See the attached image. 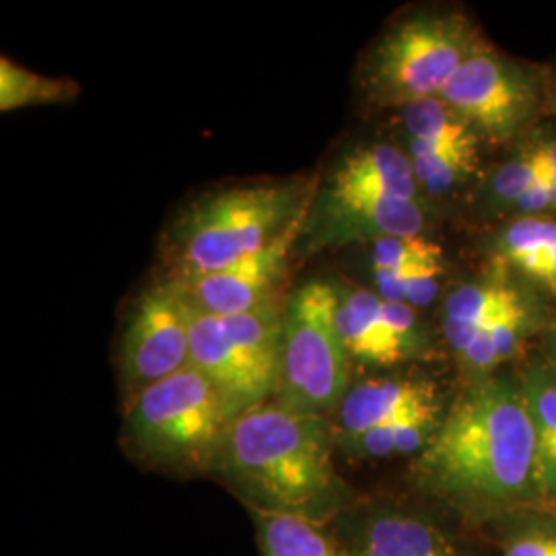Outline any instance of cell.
<instances>
[{"label": "cell", "instance_id": "cell-31", "mask_svg": "<svg viewBox=\"0 0 556 556\" xmlns=\"http://www.w3.org/2000/svg\"><path fill=\"white\" fill-rule=\"evenodd\" d=\"M548 110L553 112V114H556V91L553 93V98H551V101H548Z\"/></svg>", "mask_w": 556, "mask_h": 556}, {"label": "cell", "instance_id": "cell-21", "mask_svg": "<svg viewBox=\"0 0 556 556\" xmlns=\"http://www.w3.org/2000/svg\"><path fill=\"white\" fill-rule=\"evenodd\" d=\"M441 420V406L427 408L374 429L344 445V450L363 457L406 456L431 443Z\"/></svg>", "mask_w": 556, "mask_h": 556}, {"label": "cell", "instance_id": "cell-9", "mask_svg": "<svg viewBox=\"0 0 556 556\" xmlns=\"http://www.w3.org/2000/svg\"><path fill=\"white\" fill-rule=\"evenodd\" d=\"M192 318L194 305L178 278L139 299L122 338V376L135 394L190 365Z\"/></svg>", "mask_w": 556, "mask_h": 556}, {"label": "cell", "instance_id": "cell-19", "mask_svg": "<svg viewBox=\"0 0 556 556\" xmlns=\"http://www.w3.org/2000/svg\"><path fill=\"white\" fill-rule=\"evenodd\" d=\"M410 142L478 153V132L441 98L413 101L402 108Z\"/></svg>", "mask_w": 556, "mask_h": 556}, {"label": "cell", "instance_id": "cell-3", "mask_svg": "<svg viewBox=\"0 0 556 556\" xmlns=\"http://www.w3.org/2000/svg\"><path fill=\"white\" fill-rule=\"evenodd\" d=\"M309 188L305 181H268L194 202L172 236L178 278L213 275L258 254L309 208Z\"/></svg>", "mask_w": 556, "mask_h": 556}, {"label": "cell", "instance_id": "cell-16", "mask_svg": "<svg viewBox=\"0 0 556 556\" xmlns=\"http://www.w3.org/2000/svg\"><path fill=\"white\" fill-rule=\"evenodd\" d=\"M326 190L418 202V181L406 153L390 144L353 151L340 161Z\"/></svg>", "mask_w": 556, "mask_h": 556}, {"label": "cell", "instance_id": "cell-5", "mask_svg": "<svg viewBox=\"0 0 556 556\" xmlns=\"http://www.w3.org/2000/svg\"><path fill=\"white\" fill-rule=\"evenodd\" d=\"M482 40L459 13H418L400 21L374 48L365 80L374 100L404 108L439 98Z\"/></svg>", "mask_w": 556, "mask_h": 556}, {"label": "cell", "instance_id": "cell-4", "mask_svg": "<svg viewBox=\"0 0 556 556\" xmlns=\"http://www.w3.org/2000/svg\"><path fill=\"white\" fill-rule=\"evenodd\" d=\"M241 413L211 379L188 365L135 394L126 429L142 456L178 466H213Z\"/></svg>", "mask_w": 556, "mask_h": 556}, {"label": "cell", "instance_id": "cell-6", "mask_svg": "<svg viewBox=\"0 0 556 556\" xmlns=\"http://www.w3.org/2000/svg\"><path fill=\"white\" fill-rule=\"evenodd\" d=\"M337 287L314 280L291 299L282 326L277 402L324 415L349 392V353L334 324Z\"/></svg>", "mask_w": 556, "mask_h": 556}, {"label": "cell", "instance_id": "cell-30", "mask_svg": "<svg viewBox=\"0 0 556 556\" xmlns=\"http://www.w3.org/2000/svg\"><path fill=\"white\" fill-rule=\"evenodd\" d=\"M548 351H551V358H553V365H555L556 371V324L555 328H553V332H551V337H548Z\"/></svg>", "mask_w": 556, "mask_h": 556}, {"label": "cell", "instance_id": "cell-25", "mask_svg": "<svg viewBox=\"0 0 556 556\" xmlns=\"http://www.w3.org/2000/svg\"><path fill=\"white\" fill-rule=\"evenodd\" d=\"M532 324V312L523 309L516 316L498 319L495 324L480 330L470 346L459 355L464 363L472 369L484 371L493 369L501 361L511 357L519 344V340L526 337L528 328Z\"/></svg>", "mask_w": 556, "mask_h": 556}, {"label": "cell", "instance_id": "cell-20", "mask_svg": "<svg viewBox=\"0 0 556 556\" xmlns=\"http://www.w3.org/2000/svg\"><path fill=\"white\" fill-rule=\"evenodd\" d=\"M523 392L536 431V482L556 493V371L532 367Z\"/></svg>", "mask_w": 556, "mask_h": 556}, {"label": "cell", "instance_id": "cell-7", "mask_svg": "<svg viewBox=\"0 0 556 556\" xmlns=\"http://www.w3.org/2000/svg\"><path fill=\"white\" fill-rule=\"evenodd\" d=\"M282 326L277 303L233 316L194 307L190 365L245 413L277 394Z\"/></svg>", "mask_w": 556, "mask_h": 556}, {"label": "cell", "instance_id": "cell-23", "mask_svg": "<svg viewBox=\"0 0 556 556\" xmlns=\"http://www.w3.org/2000/svg\"><path fill=\"white\" fill-rule=\"evenodd\" d=\"M556 243V220L521 217L497 241L498 256L536 280L548 250Z\"/></svg>", "mask_w": 556, "mask_h": 556}, {"label": "cell", "instance_id": "cell-28", "mask_svg": "<svg viewBox=\"0 0 556 556\" xmlns=\"http://www.w3.org/2000/svg\"><path fill=\"white\" fill-rule=\"evenodd\" d=\"M536 280L540 285H544L548 291L556 293V243L548 250Z\"/></svg>", "mask_w": 556, "mask_h": 556}, {"label": "cell", "instance_id": "cell-10", "mask_svg": "<svg viewBox=\"0 0 556 556\" xmlns=\"http://www.w3.org/2000/svg\"><path fill=\"white\" fill-rule=\"evenodd\" d=\"M309 208L258 254L239 260L213 275L178 278L192 305L213 316H233L275 303L273 299L287 273L291 252L305 231Z\"/></svg>", "mask_w": 556, "mask_h": 556}, {"label": "cell", "instance_id": "cell-26", "mask_svg": "<svg viewBox=\"0 0 556 556\" xmlns=\"http://www.w3.org/2000/svg\"><path fill=\"white\" fill-rule=\"evenodd\" d=\"M544 178H548L546 169L538 157L536 149H532L521 157L498 167L491 190L501 204H516L532 186H536Z\"/></svg>", "mask_w": 556, "mask_h": 556}, {"label": "cell", "instance_id": "cell-15", "mask_svg": "<svg viewBox=\"0 0 556 556\" xmlns=\"http://www.w3.org/2000/svg\"><path fill=\"white\" fill-rule=\"evenodd\" d=\"M342 556H462L454 540L435 523L386 511L363 519Z\"/></svg>", "mask_w": 556, "mask_h": 556}, {"label": "cell", "instance_id": "cell-17", "mask_svg": "<svg viewBox=\"0 0 556 556\" xmlns=\"http://www.w3.org/2000/svg\"><path fill=\"white\" fill-rule=\"evenodd\" d=\"M523 309H530L523 295L503 282H468L457 287L445 299V318L443 334L447 344L462 355L480 330L495 324L498 319L516 316Z\"/></svg>", "mask_w": 556, "mask_h": 556}, {"label": "cell", "instance_id": "cell-8", "mask_svg": "<svg viewBox=\"0 0 556 556\" xmlns=\"http://www.w3.org/2000/svg\"><path fill=\"white\" fill-rule=\"evenodd\" d=\"M489 139L514 137L538 105L536 83L484 41L459 66L439 96Z\"/></svg>", "mask_w": 556, "mask_h": 556}, {"label": "cell", "instance_id": "cell-1", "mask_svg": "<svg viewBox=\"0 0 556 556\" xmlns=\"http://www.w3.org/2000/svg\"><path fill=\"white\" fill-rule=\"evenodd\" d=\"M418 468L452 493L509 497L536 480V431L523 388L484 381L459 396Z\"/></svg>", "mask_w": 556, "mask_h": 556}, {"label": "cell", "instance_id": "cell-29", "mask_svg": "<svg viewBox=\"0 0 556 556\" xmlns=\"http://www.w3.org/2000/svg\"><path fill=\"white\" fill-rule=\"evenodd\" d=\"M538 157L542 161L546 176L556 184V139L540 142L536 147Z\"/></svg>", "mask_w": 556, "mask_h": 556}, {"label": "cell", "instance_id": "cell-18", "mask_svg": "<svg viewBox=\"0 0 556 556\" xmlns=\"http://www.w3.org/2000/svg\"><path fill=\"white\" fill-rule=\"evenodd\" d=\"M264 556H338L316 517L277 509H256Z\"/></svg>", "mask_w": 556, "mask_h": 556}, {"label": "cell", "instance_id": "cell-22", "mask_svg": "<svg viewBox=\"0 0 556 556\" xmlns=\"http://www.w3.org/2000/svg\"><path fill=\"white\" fill-rule=\"evenodd\" d=\"M406 155L413 163L418 186L431 194H445L477 172L478 153L410 142Z\"/></svg>", "mask_w": 556, "mask_h": 556}, {"label": "cell", "instance_id": "cell-14", "mask_svg": "<svg viewBox=\"0 0 556 556\" xmlns=\"http://www.w3.org/2000/svg\"><path fill=\"white\" fill-rule=\"evenodd\" d=\"M337 287L334 324L349 357L365 365H396L415 357L383 316V299L376 291Z\"/></svg>", "mask_w": 556, "mask_h": 556}, {"label": "cell", "instance_id": "cell-11", "mask_svg": "<svg viewBox=\"0 0 556 556\" xmlns=\"http://www.w3.org/2000/svg\"><path fill=\"white\" fill-rule=\"evenodd\" d=\"M305 227L316 245H342L357 239L415 238L425 229V211L413 200L321 190Z\"/></svg>", "mask_w": 556, "mask_h": 556}, {"label": "cell", "instance_id": "cell-12", "mask_svg": "<svg viewBox=\"0 0 556 556\" xmlns=\"http://www.w3.org/2000/svg\"><path fill=\"white\" fill-rule=\"evenodd\" d=\"M371 270L379 298L427 307L438 298L443 250L422 236L379 239L371 248Z\"/></svg>", "mask_w": 556, "mask_h": 556}, {"label": "cell", "instance_id": "cell-27", "mask_svg": "<svg viewBox=\"0 0 556 556\" xmlns=\"http://www.w3.org/2000/svg\"><path fill=\"white\" fill-rule=\"evenodd\" d=\"M507 556H556V536L553 534H532L516 540Z\"/></svg>", "mask_w": 556, "mask_h": 556}, {"label": "cell", "instance_id": "cell-13", "mask_svg": "<svg viewBox=\"0 0 556 556\" xmlns=\"http://www.w3.org/2000/svg\"><path fill=\"white\" fill-rule=\"evenodd\" d=\"M441 406L438 390L420 379H369L346 392L338 406L340 445L390 425L397 418Z\"/></svg>", "mask_w": 556, "mask_h": 556}, {"label": "cell", "instance_id": "cell-24", "mask_svg": "<svg viewBox=\"0 0 556 556\" xmlns=\"http://www.w3.org/2000/svg\"><path fill=\"white\" fill-rule=\"evenodd\" d=\"M75 87L64 80L48 79L29 73L11 60L0 62V108L2 112L20 110L25 105H40L66 100Z\"/></svg>", "mask_w": 556, "mask_h": 556}, {"label": "cell", "instance_id": "cell-2", "mask_svg": "<svg viewBox=\"0 0 556 556\" xmlns=\"http://www.w3.org/2000/svg\"><path fill=\"white\" fill-rule=\"evenodd\" d=\"M332 438L324 415L264 402L233 420L213 466L262 509L316 517L337 493Z\"/></svg>", "mask_w": 556, "mask_h": 556}]
</instances>
